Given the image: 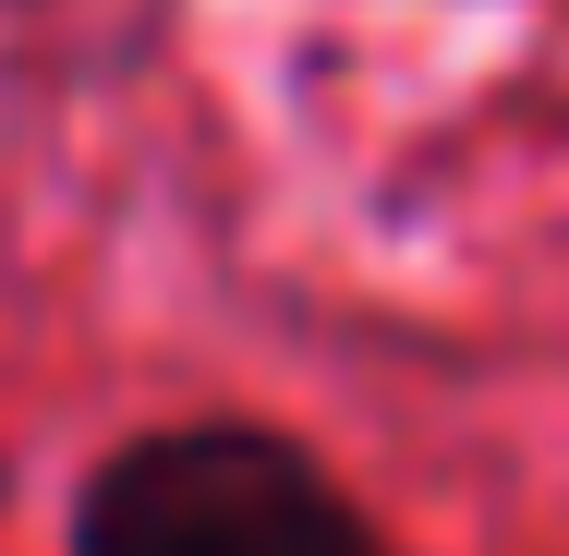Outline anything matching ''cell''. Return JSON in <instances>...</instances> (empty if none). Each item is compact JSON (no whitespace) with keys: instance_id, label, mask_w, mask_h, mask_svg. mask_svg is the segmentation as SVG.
Segmentation results:
<instances>
[{"instance_id":"7a4b0ae2","label":"cell","mask_w":569,"mask_h":556,"mask_svg":"<svg viewBox=\"0 0 569 556\" xmlns=\"http://www.w3.org/2000/svg\"><path fill=\"white\" fill-rule=\"evenodd\" d=\"M0 496H12V472H0Z\"/></svg>"},{"instance_id":"3957f363","label":"cell","mask_w":569,"mask_h":556,"mask_svg":"<svg viewBox=\"0 0 569 556\" xmlns=\"http://www.w3.org/2000/svg\"><path fill=\"white\" fill-rule=\"evenodd\" d=\"M0 12H12V0H0Z\"/></svg>"},{"instance_id":"6da1fadb","label":"cell","mask_w":569,"mask_h":556,"mask_svg":"<svg viewBox=\"0 0 569 556\" xmlns=\"http://www.w3.org/2000/svg\"><path fill=\"white\" fill-rule=\"evenodd\" d=\"M61 556H400L316 436L267 412H170L73 472Z\"/></svg>"}]
</instances>
